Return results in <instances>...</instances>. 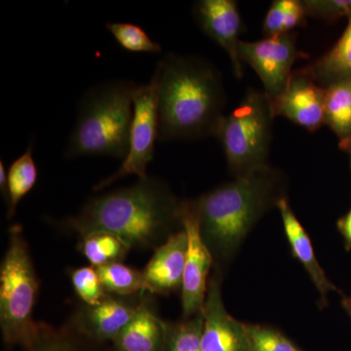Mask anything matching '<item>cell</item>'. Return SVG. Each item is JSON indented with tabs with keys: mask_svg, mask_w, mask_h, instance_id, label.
I'll use <instances>...</instances> for the list:
<instances>
[{
	"mask_svg": "<svg viewBox=\"0 0 351 351\" xmlns=\"http://www.w3.org/2000/svg\"><path fill=\"white\" fill-rule=\"evenodd\" d=\"M277 208L280 211L284 230H285L293 256L302 263V267L306 270L314 285L319 292L321 302L323 306H326L328 294L330 291L338 292L341 295H343V293L329 280L324 269L321 267L315 257V254H314L311 239L307 235L304 226L295 217L293 210L291 209L287 198H281L277 203Z\"/></svg>",
	"mask_w": 351,
	"mask_h": 351,
	"instance_id": "9a60e30c",
	"label": "cell"
},
{
	"mask_svg": "<svg viewBox=\"0 0 351 351\" xmlns=\"http://www.w3.org/2000/svg\"><path fill=\"white\" fill-rule=\"evenodd\" d=\"M341 297H343L341 304H343V308L346 309V313H348L351 318V298L346 297L345 295H341Z\"/></svg>",
	"mask_w": 351,
	"mask_h": 351,
	"instance_id": "4dcf8cb0",
	"label": "cell"
},
{
	"mask_svg": "<svg viewBox=\"0 0 351 351\" xmlns=\"http://www.w3.org/2000/svg\"><path fill=\"white\" fill-rule=\"evenodd\" d=\"M338 228L345 240L346 250H351V208L345 217L339 219Z\"/></svg>",
	"mask_w": 351,
	"mask_h": 351,
	"instance_id": "f1b7e54d",
	"label": "cell"
},
{
	"mask_svg": "<svg viewBox=\"0 0 351 351\" xmlns=\"http://www.w3.org/2000/svg\"><path fill=\"white\" fill-rule=\"evenodd\" d=\"M156 87L158 141L216 137L226 94L219 71L200 58L170 54L152 75Z\"/></svg>",
	"mask_w": 351,
	"mask_h": 351,
	"instance_id": "7a4b0ae2",
	"label": "cell"
},
{
	"mask_svg": "<svg viewBox=\"0 0 351 351\" xmlns=\"http://www.w3.org/2000/svg\"><path fill=\"white\" fill-rule=\"evenodd\" d=\"M193 14L200 29L219 44L230 57L237 78L243 75L239 56L241 16L233 0H200L193 7Z\"/></svg>",
	"mask_w": 351,
	"mask_h": 351,
	"instance_id": "4fadbf2b",
	"label": "cell"
},
{
	"mask_svg": "<svg viewBox=\"0 0 351 351\" xmlns=\"http://www.w3.org/2000/svg\"><path fill=\"white\" fill-rule=\"evenodd\" d=\"M348 154H350V166H351V147H350V151H348Z\"/></svg>",
	"mask_w": 351,
	"mask_h": 351,
	"instance_id": "1f68e13d",
	"label": "cell"
},
{
	"mask_svg": "<svg viewBox=\"0 0 351 351\" xmlns=\"http://www.w3.org/2000/svg\"><path fill=\"white\" fill-rule=\"evenodd\" d=\"M107 29L124 50L133 53H160V44L152 40L138 25L130 23H108Z\"/></svg>",
	"mask_w": 351,
	"mask_h": 351,
	"instance_id": "484cf974",
	"label": "cell"
},
{
	"mask_svg": "<svg viewBox=\"0 0 351 351\" xmlns=\"http://www.w3.org/2000/svg\"><path fill=\"white\" fill-rule=\"evenodd\" d=\"M138 85L127 80L99 83L83 95L64 156H110L124 160Z\"/></svg>",
	"mask_w": 351,
	"mask_h": 351,
	"instance_id": "277c9868",
	"label": "cell"
},
{
	"mask_svg": "<svg viewBox=\"0 0 351 351\" xmlns=\"http://www.w3.org/2000/svg\"><path fill=\"white\" fill-rule=\"evenodd\" d=\"M307 16L334 22L351 15V0H304Z\"/></svg>",
	"mask_w": 351,
	"mask_h": 351,
	"instance_id": "83f0119b",
	"label": "cell"
},
{
	"mask_svg": "<svg viewBox=\"0 0 351 351\" xmlns=\"http://www.w3.org/2000/svg\"><path fill=\"white\" fill-rule=\"evenodd\" d=\"M186 250L188 234L184 228L157 247L143 270L151 294L169 295L179 289L182 290Z\"/></svg>",
	"mask_w": 351,
	"mask_h": 351,
	"instance_id": "5bb4252c",
	"label": "cell"
},
{
	"mask_svg": "<svg viewBox=\"0 0 351 351\" xmlns=\"http://www.w3.org/2000/svg\"><path fill=\"white\" fill-rule=\"evenodd\" d=\"M145 299L144 294L133 297L108 294L94 306L82 304L69 323L90 341L113 343L135 317Z\"/></svg>",
	"mask_w": 351,
	"mask_h": 351,
	"instance_id": "30bf717a",
	"label": "cell"
},
{
	"mask_svg": "<svg viewBox=\"0 0 351 351\" xmlns=\"http://www.w3.org/2000/svg\"><path fill=\"white\" fill-rule=\"evenodd\" d=\"M87 338L69 323L60 328L39 322L38 331L24 351H91L85 343Z\"/></svg>",
	"mask_w": 351,
	"mask_h": 351,
	"instance_id": "7402d4cb",
	"label": "cell"
},
{
	"mask_svg": "<svg viewBox=\"0 0 351 351\" xmlns=\"http://www.w3.org/2000/svg\"><path fill=\"white\" fill-rule=\"evenodd\" d=\"M184 200H180L165 182L147 176L127 188L95 196L60 226L80 237L112 233L131 250L156 249L184 228Z\"/></svg>",
	"mask_w": 351,
	"mask_h": 351,
	"instance_id": "6da1fadb",
	"label": "cell"
},
{
	"mask_svg": "<svg viewBox=\"0 0 351 351\" xmlns=\"http://www.w3.org/2000/svg\"><path fill=\"white\" fill-rule=\"evenodd\" d=\"M34 145L29 144L24 154L18 157L9 168L7 182V218L12 219L18 205L36 186L38 172L32 156Z\"/></svg>",
	"mask_w": 351,
	"mask_h": 351,
	"instance_id": "d6986e66",
	"label": "cell"
},
{
	"mask_svg": "<svg viewBox=\"0 0 351 351\" xmlns=\"http://www.w3.org/2000/svg\"><path fill=\"white\" fill-rule=\"evenodd\" d=\"M80 251L92 267L122 262L131 251L119 237L108 232H92L80 237Z\"/></svg>",
	"mask_w": 351,
	"mask_h": 351,
	"instance_id": "44dd1931",
	"label": "cell"
},
{
	"mask_svg": "<svg viewBox=\"0 0 351 351\" xmlns=\"http://www.w3.org/2000/svg\"><path fill=\"white\" fill-rule=\"evenodd\" d=\"M274 112L267 95L249 89L232 112L225 114L216 137L235 178L269 166Z\"/></svg>",
	"mask_w": 351,
	"mask_h": 351,
	"instance_id": "8992f818",
	"label": "cell"
},
{
	"mask_svg": "<svg viewBox=\"0 0 351 351\" xmlns=\"http://www.w3.org/2000/svg\"><path fill=\"white\" fill-rule=\"evenodd\" d=\"M324 123L338 137L339 149L348 152L351 147V80L326 88Z\"/></svg>",
	"mask_w": 351,
	"mask_h": 351,
	"instance_id": "ac0fdd59",
	"label": "cell"
},
{
	"mask_svg": "<svg viewBox=\"0 0 351 351\" xmlns=\"http://www.w3.org/2000/svg\"><path fill=\"white\" fill-rule=\"evenodd\" d=\"M39 283L22 226L9 228L0 267V329L6 346L25 348L38 331L34 319Z\"/></svg>",
	"mask_w": 351,
	"mask_h": 351,
	"instance_id": "5b68a950",
	"label": "cell"
},
{
	"mask_svg": "<svg viewBox=\"0 0 351 351\" xmlns=\"http://www.w3.org/2000/svg\"><path fill=\"white\" fill-rule=\"evenodd\" d=\"M7 182H8V175H7L5 166L3 161H0V189L3 195L4 200L7 197Z\"/></svg>",
	"mask_w": 351,
	"mask_h": 351,
	"instance_id": "f546056e",
	"label": "cell"
},
{
	"mask_svg": "<svg viewBox=\"0 0 351 351\" xmlns=\"http://www.w3.org/2000/svg\"><path fill=\"white\" fill-rule=\"evenodd\" d=\"M97 270L108 294L133 297L149 293L143 270L141 271L122 262L110 263Z\"/></svg>",
	"mask_w": 351,
	"mask_h": 351,
	"instance_id": "ffe728a7",
	"label": "cell"
},
{
	"mask_svg": "<svg viewBox=\"0 0 351 351\" xmlns=\"http://www.w3.org/2000/svg\"><path fill=\"white\" fill-rule=\"evenodd\" d=\"M249 351H302L276 328L243 323Z\"/></svg>",
	"mask_w": 351,
	"mask_h": 351,
	"instance_id": "d4e9b609",
	"label": "cell"
},
{
	"mask_svg": "<svg viewBox=\"0 0 351 351\" xmlns=\"http://www.w3.org/2000/svg\"><path fill=\"white\" fill-rule=\"evenodd\" d=\"M326 88L321 87L298 69L282 93L271 101L274 117H283L307 131L319 130L324 123Z\"/></svg>",
	"mask_w": 351,
	"mask_h": 351,
	"instance_id": "8fae6325",
	"label": "cell"
},
{
	"mask_svg": "<svg viewBox=\"0 0 351 351\" xmlns=\"http://www.w3.org/2000/svg\"><path fill=\"white\" fill-rule=\"evenodd\" d=\"M158 131L156 87L152 78L147 84L138 85L134 96V114L125 158L113 174L95 184L94 191H103L127 176H137L138 179L147 177V167L156 154Z\"/></svg>",
	"mask_w": 351,
	"mask_h": 351,
	"instance_id": "52a82bcc",
	"label": "cell"
},
{
	"mask_svg": "<svg viewBox=\"0 0 351 351\" xmlns=\"http://www.w3.org/2000/svg\"><path fill=\"white\" fill-rule=\"evenodd\" d=\"M71 280L82 304L94 306L107 297L108 293L101 284L98 270L92 265L73 270Z\"/></svg>",
	"mask_w": 351,
	"mask_h": 351,
	"instance_id": "4316f807",
	"label": "cell"
},
{
	"mask_svg": "<svg viewBox=\"0 0 351 351\" xmlns=\"http://www.w3.org/2000/svg\"><path fill=\"white\" fill-rule=\"evenodd\" d=\"M283 189L282 176L269 165L193 200L201 237L217 270L234 257L258 219L285 197Z\"/></svg>",
	"mask_w": 351,
	"mask_h": 351,
	"instance_id": "3957f363",
	"label": "cell"
},
{
	"mask_svg": "<svg viewBox=\"0 0 351 351\" xmlns=\"http://www.w3.org/2000/svg\"><path fill=\"white\" fill-rule=\"evenodd\" d=\"M297 34L265 38L262 40L240 41L239 56L256 71L262 80L263 92L270 100L282 93L292 76L293 66L304 53L297 47Z\"/></svg>",
	"mask_w": 351,
	"mask_h": 351,
	"instance_id": "ba28073f",
	"label": "cell"
},
{
	"mask_svg": "<svg viewBox=\"0 0 351 351\" xmlns=\"http://www.w3.org/2000/svg\"><path fill=\"white\" fill-rule=\"evenodd\" d=\"M221 285V272L217 270L208 281L203 311L202 351H249L243 322L226 311Z\"/></svg>",
	"mask_w": 351,
	"mask_h": 351,
	"instance_id": "7c38bea8",
	"label": "cell"
},
{
	"mask_svg": "<svg viewBox=\"0 0 351 351\" xmlns=\"http://www.w3.org/2000/svg\"><path fill=\"white\" fill-rule=\"evenodd\" d=\"M345 32L329 52L301 69L321 87L351 80V15Z\"/></svg>",
	"mask_w": 351,
	"mask_h": 351,
	"instance_id": "e0dca14e",
	"label": "cell"
},
{
	"mask_svg": "<svg viewBox=\"0 0 351 351\" xmlns=\"http://www.w3.org/2000/svg\"><path fill=\"white\" fill-rule=\"evenodd\" d=\"M165 337L162 351H202L204 314L178 322L164 321Z\"/></svg>",
	"mask_w": 351,
	"mask_h": 351,
	"instance_id": "cb8c5ba5",
	"label": "cell"
},
{
	"mask_svg": "<svg viewBox=\"0 0 351 351\" xmlns=\"http://www.w3.org/2000/svg\"><path fill=\"white\" fill-rule=\"evenodd\" d=\"M165 326L151 302L145 299L128 326L113 341L117 351H162Z\"/></svg>",
	"mask_w": 351,
	"mask_h": 351,
	"instance_id": "2e32d148",
	"label": "cell"
},
{
	"mask_svg": "<svg viewBox=\"0 0 351 351\" xmlns=\"http://www.w3.org/2000/svg\"><path fill=\"white\" fill-rule=\"evenodd\" d=\"M307 14L300 0H276L272 2L263 22L265 38L294 32L295 27L306 24Z\"/></svg>",
	"mask_w": 351,
	"mask_h": 351,
	"instance_id": "603a6c76",
	"label": "cell"
},
{
	"mask_svg": "<svg viewBox=\"0 0 351 351\" xmlns=\"http://www.w3.org/2000/svg\"><path fill=\"white\" fill-rule=\"evenodd\" d=\"M182 226L188 234V250L182 277V309L184 318H191L204 311L208 276L214 258L201 237L193 200H184Z\"/></svg>",
	"mask_w": 351,
	"mask_h": 351,
	"instance_id": "9c48e42d",
	"label": "cell"
}]
</instances>
